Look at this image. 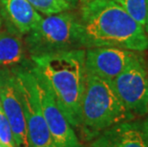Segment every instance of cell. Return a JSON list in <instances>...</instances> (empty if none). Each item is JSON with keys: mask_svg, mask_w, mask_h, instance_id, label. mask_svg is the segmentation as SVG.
Instances as JSON below:
<instances>
[{"mask_svg": "<svg viewBox=\"0 0 148 147\" xmlns=\"http://www.w3.org/2000/svg\"><path fill=\"white\" fill-rule=\"evenodd\" d=\"M33 72V71H32ZM34 73V72H33ZM37 89L44 118L56 147H84L77 139L73 126L56 103L53 92L41 77L36 76Z\"/></svg>", "mask_w": 148, "mask_h": 147, "instance_id": "cell-9", "label": "cell"}, {"mask_svg": "<svg viewBox=\"0 0 148 147\" xmlns=\"http://www.w3.org/2000/svg\"><path fill=\"white\" fill-rule=\"evenodd\" d=\"M24 58L25 48L20 37L11 32L0 31V66H14Z\"/></svg>", "mask_w": 148, "mask_h": 147, "instance_id": "cell-12", "label": "cell"}, {"mask_svg": "<svg viewBox=\"0 0 148 147\" xmlns=\"http://www.w3.org/2000/svg\"><path fill=\"white\" fill-rule=\"evenodd\" d=\"M1 23H2L1 22V15H0V27H1Z\"/></svg>", "mask_w": 148, "mask_h": 147, "instance_id": "cell-19", "label": "cell"}, {"mask_svg": "<svg viewBox=\"0 0 148 147\" xmlns=\"http://www.w3.org/2000/svg\"><path fill=\"white\" fill-rule=\"evenodd\" d=\"M92 147H147L140 121H124L108 128L91 142Z\"/></svg>", "mask_w": 148, "mask_h": 147, "instance_id": "cell-10", "label": "cell"}, {"mask_svg": "<svg viewBox=\"0 0 148 147\" xmlns=\"http://www.w3.org/2000/svg\"><path fill=\"white\" fill-rule=\"evenodd\" d=\"M0 143L5 147H17L11 126L1 106H0Z\"/></svg>", "mask_w": 148, "mask_h": 147, "instance_id": "cell-15", "label": "cell"}, {"mask_svg": "<svg viewBox=\"0 0 148 147\" xmlns=\"http://www.w3.org/2000/svg\"><path fill=\"white\" fill-rule=\"evenodd\" d=\"M79 1L83 4V3H86V2H88V1H90V0H79Z\"/></svg>", "mask_w": 148, "mask_h": 147, "instance_id": "cell-17", "label": "cell"}, {"mask_svg": "<svg viewBox=\"0 0 148 147\" xmlns=\"http://www.w3.org/2000/svg\"><path fill=\"white\" fill-rule=\"evenodd\" d=\"M115 1L118 2L136 22L146 29L148 0H115Z\"/></svg>", "mask_w": 148, "mask_h": 147, "instance_id": "cell-14", "label": "cell"}, {"mask_svg": "<svg viewBox=\"0 0 148 147\" xmlns=\"http://www.w3.org/2000/svg\"><path fill=\"white\" fill-rule=\"evenodd\" d=\"M116 94L134 116H146L148 105V72L143 57L131 63L112 80Z\"/></svg>", "mask_w": 148, "mask_h": 147, "instance_id": "cell-6", "label": "cell"}, {"mask_svg": "<svg viewBox=\"0 0 148 147\" xmlns=\"http://www.w3.org/2000/svg\"><path fill=\"white\" fill-rule=\"evenodd\" d=\"M145 31L148 33V15H147V25H146V29H145Z\"/></svg>", "mask_w": 148, "mask_h": 147, "instance_id": "cell-18", "label": "cell"}, {"mask_svg": "<svg viewBox=\"0 0 148 147\" xmlns=\"http://www.w3.org/2000/svg\"><path fill=\"white\" fill-rule=\"evenodd\" d=\"M135 116L123 104L111 80L86 73L81 103V130L88 140L116 124L133 120Z\"/></svg>", "mask_w": 148, "mask_h": 147, "instance_id": "cell-3", "label": "cell"}, {"mask_svg": "<svg viewBox=\"0 0 148 147\" xmlns=\"http://www.w3.org/2000/svg\"><path fill=\"white\" fill-rule=\"evenodd\" d=\"M140 52L116 47H94L85 50L86 73L107 80H114L141 55Z\"/></svg>", "mask_w": 148, "mask_h": 147, "instance_id": "cell-8", "label": "cell"}, {"mask_svg": "<svg viewBox=\"0 0 148 147\" xmlns=\"http://www.w3.org/2000/svg\"><path fill=\"white\" fill-rule=\"evenodd\" d=\"M25 44L31 57L83 48L79 17L71 11L47 15L26 34Z\"/></svg>", "mask_w": 148, "mask_h": 147, "instance_id": "cell-4", "label": "cell"}, {"mask_svg": "<svg viewBox=\"0 0 148 147\" xmlns=\"http://www.w3.org/2000/svg\"><path fill=\"white\" fill-rule=\"evenodd\" d=\"M0 106L7 118L17 147H33L14 71L0 70Z\"/></svg>", "mask_w": 148, "mask_h": 147, "instance_id": "cell-7", "label": "cell"}, {"mask_svg": "<svg viewBox=\"0 0 148 147\" xmlns=\"http://www.w3.org/2000/svg\"><path fill=\"white\" fill-rule=\"evenodd\" d=\"M79 21L82 47H116L135 52L148 49V36L115 0H90L83 3Z\"/></svg>", "mask_w": 148, "mask_h": 147, "instance_id": "cell-1", "label": "cell"}, {"mask_svg": "<svg viewBox=\"0 0 148 147\" xmlns=\"http://www.w3.org/2000/svg\"><path fill=\"white\" fill-rule=\"evenodd\" d=\"M0 7L3 15L20 34L33 31L43 18L27 0H0Z\"/></svg>", "mask_w": 148, "mask_h": 147, "instance_id": "cell-11", "label": "cell"}, {"mask_svg": "<svg viewBox=\"0 0 148 147\" xmlns=\"http://www.w3.org/2000/svg\"><path fill=\"white\" fill-rule=\"evenodd\" d=\"M33 147H56L40 104L36 79L32 70L14 71Z\"/></svg>", "mask_w": 148, "mask_h": 147, "instance_id": "cell-5", "label": "cell"}, {"mask_svg": "<svg viewBox=\"0 0 148 147\" xmlns=\"http://www.w3.org/2000/svg\"><path fill=\"white\" fill-rule=\"evenodd\" d=\"M31 69L45 81L70 124L80 127L81 103L86 83L85 49L33 55Z\"/></svg>", "mask_w": 148, "mask_h": 147, "instance_id": "cell-2", "label": "cell"}, {"mask_svg": "<svg viewBox=\"0 0 148 147\" xmlns=\"http://www.w3.org/2000/svg\"><path fill=\"white\" fill-rule=\"evenodd\" d=\"M0 147H5V146H3V145L1 144V143H0Z\"/></svg>", "mask_w": 148, "mask_h": 147, "instance_id": "cell-20", "label": "cell"}, {"mask_svg": "<svg viewBox=\"0 0 148 147\" xmlns=\"http://www.w3.org/2000/svg\"><path fill=\"white\" fill-rule=\"evenodd\" d=\"M38 12L46 15L72 11L77 7V0H27Z\"/></svg>", "mask_w": 148, "mask_h": 147, "instance_id": "cell-13", "label": "cell"}, {"mask_svg": "<svg viewBox=\"0 0 148 147\" xmlns=\"http://www.w3.org/2000/svg\"><path fill=\"white\" fill-rule=\"evenodd\" d=\"M147 115H148V105H147Z\"/></svg>", "mask_w": 148, "mask_h": 147, "instance_id": "cell-21", "label": "cell"}, {"mask_svg": "<svg viewBox=\"0 0 148 147\" xmlns=\"http://www.w3.org/2000/svg\"><path fill=\"white\" fill-rule=\"evenodd\" d=\"M140 127L145 144L148 147V117H146L143 120H140Z\"/></svg>", "mask_w": 148, "mask_h": 147, "instance_id": "cell-16", "label": "cell"}]
</instances>
